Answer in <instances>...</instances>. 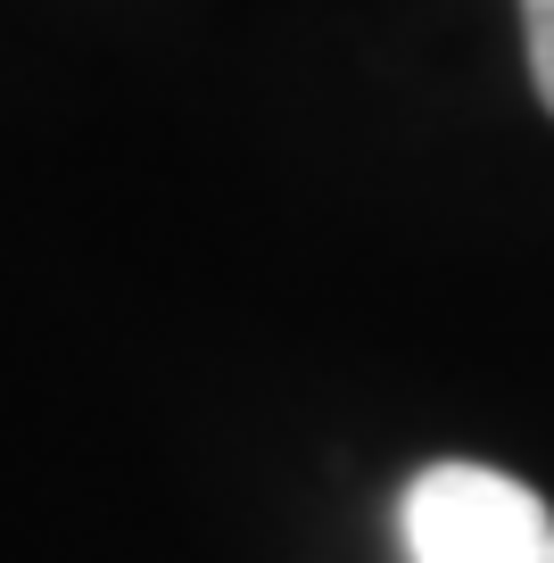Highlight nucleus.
I'll return each instance as SVG.
<instances>
[{
	"label": "nucleus",
	"instance_id": "nucleus-1",
	"mask_svg": "<svg viewBox=\"0 0 554 563\" xmlns=\"http://www.w3.org/2000/svg\"><path fill=\"white\" fill-rule=\"evenodd\" d=\"M414 563H554V514L538 489L488 464H431L406 489Z\"/></svg>",
	"mask_w": 554,
	"mask_h": 563
},
{
	"label": "nucleus",
	"instance_id": "nucleus-2",
	"mask_svg": "<svg viewBox=\"0 0 554 563\" xmlns=\"http://www.w3.org/2000/svg\"><path fill=\"white\" fill-rule=\"evenodd\" d=\"M521 34H530V84L554 117V0H521Z\"/></svg>",
	"mask_w": 554,
	"mask_h": 563
}]
</instances>
